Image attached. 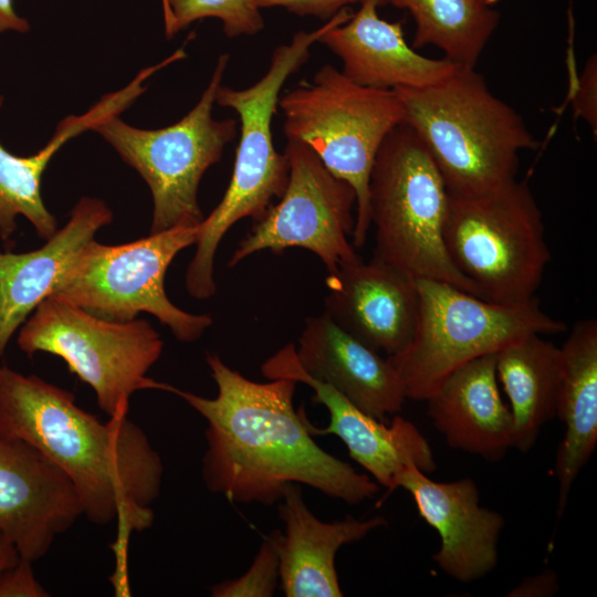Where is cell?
I'll use <instances>...</instances> for the list:
<instances>
[{
	"instance_id": "6da1fadb",
	"label": "cell",
	"mask_w": 597,
	"mask_h": 597,
	"mask_svg": "<svg viewBox=\"0 0 597 597\" xmlns=\"http://www.w3.org/2000/svg\"><path fill=\"white\" fill-rule=\"evenodd\" d=\"M206 362L217 385L213 398L176 388L207 421L201 474L207 489L230 502L273 505L291 483L357 505L375 496L379 484L322 449L308 421L296 411L297 383L253 381L217 354Z\"/></svg>"
},
{
	"instance_id": "7a4b0ae2",
	"label": "cell",
	"mask_w": 597,
	"mask_h": 597,
	"mask_svg": "<svg viewBox=\"0 0 597 597\" xmlns=\"http://www.w3.org/2000/svg\"><path fill=\"white\" fill-rule=\"evenodd\" d=\"M0 433L33 446L57 465L90 522H116L119 562L132 533L151 526L164 465L128 417L100 420L72 392L0 365Z\"/></svg>"
},
{
	"instance_id": "3957f363",
	"label": "cell",
	"mask_w": 597,
	"mask_h": 597,
	"mask_svg": "<svg viewBox=\"0 0 597 597\" xmlns=\"http://www.w3.org/2000/svg\"><path fill=\"white\" fill-rule=\"evenodd\" d=\"M394 91L404 123L427 148L449 193H479L516 178L520 153L537 148L522 116L475 67L459 65L430 86Z\"/></svg>"
},
{
	"instance_id": "277c9868",
	"label": "cell",
	"mask_w": 597,
	"mask_h": 597,
	"mask_svg": "<svg viewBox=\"0 0 597 597\" xmlns=\"http://www.w3.org/2000/svg\"><path fill=\"white\" fill-rule=\"evenodd\" d=\"M347 8L322 27L296 32L289 44L275 48L266 73L243 90L220 85L216 103L239 116L240 137L230 184L218 206L199 224L196 252L186 282L196 289L214 284L213 263L220 241L239 220H259L283 195L289 163L273 144L272 121L285 81L310 57V48L331 28L350 18Z\"/></svg>"
},
{
	"instance_id": "5b68a950",
	"label": "cell",
	"mask_w": 597,
	"mask_h": 597,
	"mask_svg": "<svg viewBox=\"0 0 597 597\" xmlns=\"http://www.w3.org/2000/svg\"><path fill=\"white\" fill-rule=\"evenodd\" d=\"M443 242L455 269L499 304L532 300L551 261L541 209L527 181L516 178L479 193H449Z\"/></svg>"
},
{
	"instance_id": "8992f818",
	"label": "cell",
	"mask_w": 597,
	"mask_h": 597,
	"mask_svg": "<svg viewBox=\"0 0 597 597\" xmlns=\"http://www.w3.org/2000/svg\"><path fill=\"white\" fill-rule=\"evenodd\" d=\"M368 190L374 255L416 279L447 282L483 298L449 259L443 242L449 192L427 148L405 123L383 142Z\"/></svg>"
},
{
	"instance_id": "52a82bcc",
	"label": "cell",
	"mask_w": 597,
	"mask_h": 597,
	"mask_svg": "<svg viewBox=\"0 0 597 597\" xmlns=\"http://www.w3.org/2000/svg\"><path fill=\"white\" fill-rule=\"evenodd\" d=\"M286 138L307 145L324 166L356 193L355 249L364 247L370 226L369 177L386 137L404 123V106L394 90L358 85L331 64L311 83L279 98Z\"/></svg>"
},
{
	"instance_id": "ba28073f",
	"label": "cell",
	"mask_w": 597,
	"mask_h": 597,
	"mask_svg": "<svg viewBox=\"0 0 597 597\" xmlns=\"http://www.w3.org/2000/svg\"><path fill=\"white\" fill-rule=\"evenodd\" d=\"M419 314L409 345L388 356L402 383L406 398L426 400L461 365L496 353L530 334H557L564 322L532 300L499 304L447 282L417 279Z\"/></svg>"
},
{
	"instance_id": "9c48e42d",
	"label": "cell",
	"mask_w": 597,
	"mask_h": 597,
	"mask_svg": "<svg viewBox=\"0 0 597 597\" xmlns=\"http://www.w3.org/2000/svg\"><path fill=\"white\" fill-rule=\"evenodd\" d=\"M18 345L29 357L42 352L62 358L69 371L94 390L98 407L109 418L127 417L135 391H176L147 377L164 343L144 318L109 321L49 296L23 323Z\"/></svg>"
},
{
	"instance_id": "30bf717a",
	"label": "cell",
	"mask_w": 597,
	"mask_h": 597,
	"mask_svg": "<svg viewBox=\"0 0 597 597\" xmlns=\"http://www.w3.org/2000/svg\"><path fill=\"white\" fill-rule=\"evenodd\" d=\"M228 62L229 54L219 55L198 103L170 126L143 129L115 115L94 128L148 185L154 205L150 233L198 226L205 219L198 203L200 180L237 135V121L212 116Z\"/></svg>"
},
{
	"instance_id": "8fae6325",
	"label": "cell",
	"mask_w": 597,
	"mask_h": 597,
	"mask_svg": "<svg viewBox=\"0 0 597 597\" xmlns=\"http://www.w3.org/2000/svg\"><path fill=\"white\" fill-rule=\"evenodd\" d=\"M198 232L199 224L178 226L115 245L93 239L51 296L109 321L126 322L148 313L178 341L192 343L212 318L176 306L166 294L165 276L176 255L196 243Z\"/></svg>"
},
{
	"instance_id": "7c38bea8",
	"label": "cell",
	"mask_w": 597,
	"mask_h": 597,
	"mask_svg": "<svg viewBox=\"0 0 597 597\" xmlns=\"http://www.w3.org/2000/svg\"><path fill=\"white\" fill-rule=\"evenodd\" d=\"M286 139V188L277 202L253 221L228 265L235 266L262 250L279 254L287 248H303L317 255L331 273L359 256L348 240L355 226L356 193L307 145Z\"/></svg>"
},
{
	"instance_id": "4fadbf2b",
	"label": "cell",
	"mask_w": 597,
	"mask_h": 597,
	"mask_svg": "<svg viewBox=\"0 0 597 597\" xmlns=\"http://www.w3.org/2000/svg\"><path fill=\"white\" fill-rule=\"evenodd\" d=\"M83 515L63 471L33 446L0 433V531L31 562Z\"/></svg>"
},
{
	"instance_id": "5bb4252c",
	"label": "cell",
	"mask_w": 597,
	"mask_h": 597,
	"mask_svg": "<svg viewBox=\"0 0 597 597\" xmlns=\"http://www.w3.org/2000/svg\"><path fill=\"white\" fill-rule=\"evenodd\" d=\"M325 311L343 329L394 356L411 342L419 314L417 279L374 255L342 263L326 277Z\"/></svg>"
},
{
	"instance_id": "9a60e30c",
	"label": "cell",
	"mask_w": 597,
	"mask_h": 597,
	"mask_svg": "<svg viewBox=\"0 0 597 597\" xmlns=\"http://www.w3.org/2000/svg\"><path fill=\"white\" fill-rule=\"evenodd\" d=\"M397 488L410 493L419 515L438 532L440 547L432 559L448 576L470 583L496 567L504 517L480 505L472 479L437 482L411 464L396 476Z\"/></svg>"
},
{
	"instance_id": "2e32d148",
	"label": "cell",
	"mask_w": 597,
	"mask_h": 597,
	"mask_svg": "<svg viewBox=\"0 0 597 597\" xmlns=\"http://www.w3.org/2000/svg\"><path fill=\"white\" fill-rule=\"evenodd\" d=\"M295 355L306 374L365 413L386 421L400 412L405 389L389 358L347 333L326 312L306 317Z\"/></svg>"
},
{
	"instance_id": "e0dca14e",
	"label": "cell",
	"mask_w": 597,
	"mask_h": 597,
	"mask_svg": "<svg viewBox=\"0 0 597 597\" xmlns=\"http://www.w3.org/2000/svg\"><path fill=\"white\" fill-rule=\"evenodd\" d=\"M381 0H365L344 23L327 30L318 42L342 61V73L371 88H422L449 76L459 65L446 57L430 59L409 46L400 21L378 15Z\"/></svg>"
},
{
	"instance_id": "ac0fdd59",
	"label": "cell",
	"mask_w": 597,
	"mask_h": 597,
	"mask_svg": "<svg viewBox=\"0 0 597 597\" xmlns=\"http://www.w3.org/2000/svg\"><path fill=\"white\" fill-rule=\"evenodd\" d=\"M284 533L274 530L270 536L279 557L281 588L286 597L343 596L335 566L338 549L363 540L386 525L381 515L358 520L350 515L324 522L303 500L300 484L291 483L277 506Z\"/></svg>"
},
{
	"instance_id": "d6986e66",
	"label": "cell",
	"mask_w": 597,
	"mask_h": 597,
	"mask_svg": "<svg viewBox=\"0 0 597 597\" xmlns=\"http://www.w3.org/2000/svg\"><path fill=\"white\" fill-rule=\"evenodd\" d=\"M112 220L113 212L103 200L84 197L41 248L0 252V357L18 327L53 294L82 249Z\"/></svg>"
},
{
	"instance_id": "ffe728a7",
	"label": "cell",
	"mask_w": 597,
	"mask_h": 597,
	"mask_svg": "<svg viewBox=\"0 0 597 597\" xmlns=\"http://www.w3.org/2000/svg\"><path fill=\"white\" fill-rule=\"evenodd\" d=\"M286 376L310 386L313 400L328 410L327 427L317 429L308 422L311 433L338 437L349 457L386 488L387 494L394 491L398 473L408 465L413 464L423 473L437 469L428 440L409 420L395 415L386 423L365 413L335 388L306 374L297 363L289 366Z\"/></svg>"
},
{
	"instance_id": "44dd1931",
	"label": "cell",
	"mask_w": 597,
	"mask_h": 597,
	"mask_svg": "<svg viewBox=\"0 0 597 597\" xmlns=\"http://www.w3.org/2000/svg\"><path fill=\"white\" fill-rule=\"evenodd\" d=\"M496 353L451 371L426 399L428 416L449 447L488 461L501 460L513 442V418L495 371Z\"/></svg>"
},
{
	"instance_id": "7402d4cb",
	"label": "cell",
	"mask_w": 597,
	"mask_h": 597,
	"mask_svg": "<svg viewBox=\"0 0 597 597\" xmlns=\"http://www.w3.org/2000/svg\"><path fill=\"white\" fill-rule=\"evenodd\" d=\"M140 94L139 86L130 82L103 96L86 113L63 118L50 142L33 155L18 156L0 145V238L3 242H8L17 230L19 214L32 223L40 238L48 240L55 233L57 221L45 207L41 193L42 176L51 159L70 139L119 115Z\"/></svg>"
},
{
	"instance_id": "603a6c76",
	"label": "cell",
	"mask_w": 597,
	"mask_h": 597,
	"mask_svg": "<svg viewBox=\"0 0 597 597\" xmlns=\"http://www.w3.org/2000/svg\"><path fill=\"white\" fill-rule=\"evenodd\" d=\"M559 349L562 379L556 416L564 423L565 431L555 460L557 520L564 514L574 481L597 444L596 318L574 324Z\"/></svg>"
},
{
	"instance_id": "cb8c5ba5",
	"label": "cell",
	"mask_w": 597,
	"mask_h": 597,
	"mask_svg": "<svg viewBox=\"0 0 597 597\" xmlns=\"http://www.w3.org/2000/svg\"><path fill=\"white\" fill-rule=\"evenodd\" d=\"M495 371L513 418L512 448L527 452L556 416L561 349L540 334L526 335L496 352Z\"/></svg>"
},
{
	"instance_id": "d4e9b609",
	"label": "cell",
	"mask_w": 597,
	"mask_h": 597,
	"mask_svg": "<svg viewBox=\"0 0 597 597\" xmlns=\"http://www.w3.org/2000/svg\"><path fill=\"white\" fill-rule=\"evenodd\" d=\"M381 4L412 15V49L434 45L446 59L467 67H475L500 19L483 0H381Z\"/></svg>"
},
{
	"instance_id": "484cf974",
	"label": "cell",
	"mask_w": 597,
	"mask_h": 597,
	"mask_svg": "<svg viewBox=\"0 0 597 597\" xmlns=\"http://www.w3.org/2000/svg\"><path fill=\"white\" fill-rule=\"evenodd\" d=\"M161 3L167 39L206 18L219 19L230 39L254 35L264 29L256 0H161Z\"/></svg>"
},
{
	"instance_id": "4316f807",
	"label": "cell",
	"mask_w": 597,
	"mask_h": 597,
	"mask_svg": "<svg viewBox=\"0 0 597 597\" xmlns=\"http://www.w3.org/2000/svg\"><path fill=\"white\" fill-rule=\"evenodd\" d=\"M279 580V557L269 535L242 576L211 586L210 593L213 597H270Z\"/></svg>"
},
{
	"instance_id": "83f0119b",
	"label": "cell",
	"mask_w": 597,
	"mask_h": 597,
	"mask_svg": "<svg viewBox=\"0 0 597 597\" xmlns=\"http://www.w3.org/2000/svg\"><path fill=\"white\" fill-rule=\"evenodd\" d=\"M572 105L577 117H583L597 130V59L593 55L587 61L583 73L576 80L572 92Z\"/></svg>"
},
{
	"instance_id": "f1b7e54d",
	"label": "cell",
	"mask_w": 597,
	"mask_h": 597,
	"mask_svg": "<svg viewBox=\"0 0 597 597\" xmlns=\"http://www.w3.org/2000/svg\"><path fill=\"white\" fill-rule=\"evenodd\" d=\"M49 593L36 580L32 562H19L0 572V597H48Z\"/></svg>"
},
{
	"instance_id": "f546056e",
	"label": "cell",
	"mask_w": 597,
	"mask_h": 597,
	"mask_svg": "<svg viewBox=\"0 0 597 597\" xmlns=\"http://www.w3.org/2000/svg\"><path fill=\"white\" fill-rule=\"evenodd\" d=\"M365 0H256L260 9L282 7L297 15H313L324 21L329 20L341 10Z\"/></svg>"
},
{
	"instance_id": "4dcf8cb0",
	"label": "cell",
	"mask_w": 597,
	"mask_h": 597,
	"mask_svg": "<svg viewBox=\"0 0 597 597\" xmlns=\"http://www.w3.org/2000/svg\"><path fill=\"white\" fill-rule=\"evenodd\" d=\"M558 576L549 568L537 575L525 577L506 596L510 597H547L558 591Z\"/></svg>"
},
{
	"instance_id": "1f68e13d",
	"label": "cell",
	"mask_w": 597,
	"mask_h": 597,
	"mask_svg": "<svg viewBox=\"0 0 597 597\" xmlns=\"http://www.w3.org/2000/svg\"><path fill=\"white\" fill-rule=\"evenodd\" d=\"M29 30L30 23L15 11L14 0H0V33L7 31L25 33Z\"/></svg>"
},
{
	"instance_id": "d6a6232c",
	"label": "cell",
	"mask_w": 597,
	"mask_h": 597,
	"mask_svg": "<svg viewBox=\"0 0 597 597\" xmlns=\"http://www.w3.org/2000/svg\"><path fill=\"white\" fill-rule=\"evenodd\" d=\"M20 557L13 542L0 531V572L15 565Z\"/></svg>"
},
{
	"instance_id": "836d02e7",
	"label": "cell",
	"mask_w": 597,
	"mask_h": 597,
	"mask_svg": "<svg viewBox=\"0 0 597 597\" xmlns=\"http://www.w3.org/2000/svg\"><path fill=\"white\" fill-rule=\"evenodd\" d=\"M483 1L486 2V3L490 4V6H493V4H495V3H496L498 1H500V0H483Z\"/></svg>"
}]
</instances>
